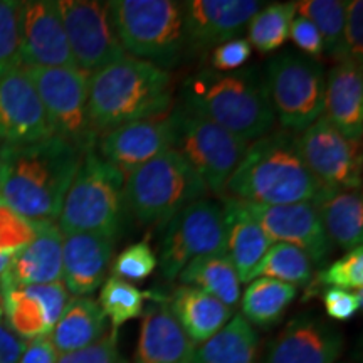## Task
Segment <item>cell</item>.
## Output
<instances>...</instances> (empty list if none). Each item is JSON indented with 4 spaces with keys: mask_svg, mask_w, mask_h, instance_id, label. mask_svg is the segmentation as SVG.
Masks as SVG:
<instances>
[{
    "mask_svg": "<svg viewBox=\"0 0 363 363\" xmlns=\"http://www.w3.org/2000/svg\"><path fill=\"white\" fill-rule=\"evenodd\" d=\"M83 155L59 136L0 145V201L33 222H57Z\"/></svg>",
    "mask_w": 363,
    "mask_h": 363,
    "instance_id": "cell-1",
    "label": "cell"
},
{
    "mask_svg": "<svg viewBox=\"0 0 363 363\" xmlns=\"http://www.w3.org/2000/svg\"><path fill=\"white\" fill-rule=\"evenodd\" d=\"M323 185L299 155L296 135L281 128L249 143L222 195L240 202L288 206L313 202Z\"/></svg>",
    "mask_w": 363,
    "mask_h": 363,
    "instance_id": "cell-2",
    "label": "cell"
},
{
    "mask_svg": "<svg viewBox=\"0 0 363 363\" xmlns=\"http://www.w3.org/2000/svg\"><path fill=\"white\" fill-rule=\"evenodd\" d=\"M180 104L247 143L269 133L276 123L266 78L257 67L194 72L182 84Z\"/></svg>",
    "mask_w": 363,
    "mask_h": 363,
    "instance_id": "cell-3",
    "label": "cell"
},
{
    "mask_svg": "<svg viewBox=\"0 0 363 363\" xmlns=\"http://www.w3.org/2000/svg\"><path fill=\"white\" fill-rule=\"evenodd\" d=\"M175 83L170 71L125 56L89 76L88 108L99 136L131 121L170 113Z\"/></svg>",
    "mask_w": 363,
    "mask_h": 363,
    "instance_id": "cell-4",
    "label": "cell"
},
{
    "mask_svg": "<svg viewBox=\"0 0 363 363\" xmlns=\"http://www.w3.org/2000/svg\"><path fill=\"white\" fill-rule=\"evenodd\" d=\"M125 52L169 71L189 49L184 2L110 0L106 2Z\"/></svg>",
    "mask_w": 363,
    "mask_h": 363,
    "instance_id": "cell-5",
    "label": "cell"
},
{
    "mask_svg": "<svg viewBox=\"0 0 363 363\" xmlns=\"http://www.w3.org/2000/svg\"><path fill=\"white\" fill-rule=\"evenodd\" d=\"M208 189L175 150H167L125 177V211L142 225H167Z\"/></svg>",
    "mask_w": 363,
    "mask_h": 363,
    "instance_id": "cell-6",
    "label": "cell"
},
{
    "mask_svg": "<svg viewBox=\"0 0 363 363\" xmlns=\"http://www.w3.org/2000/svg\"><path fill=\"white\" fill-rule=\"evenodd\" d=\"M125 177L96 152L83 155L57 217L62 234L91 233L116 239L125 219Z\"/></svg>",
    "mask_w": 363,
    "mask_h": 363,
    "instance_id": "cell-7",
    "label": "cell"
},
{
    "mask_svg": "<svg viewBox=\"0 0 363 363\" xmlns=\"http://www.w3.org/2000/svg\"><path fill=\"white\" fill-rule=\"evenodd\" d=\"M170 121L172 150L192 167L208 192L224 194L227 180L238 169L249 143L180 103L172 108Z\"/></svg>",
    "mask_w": 363,
    "mask_h": 363,
    "instance_id": "cell-8",
    "label": "cell"
},
{
    "mask_svg": "<svg viewBox=\"0 0 363 363\" xmlns=\"http://www.w3.org/2000/svg\"><path fill=\"white\" fill-rule=\"evenodd\" d=\"M266 88L274 118L298 135L325 111V71L316 59L286 51L266 67Z\"/></svg>",
    "mask_w": 363,
    "mask_h": 363,
    "instance_id": "cell-9",
    "label": "cell"
},
{
    "mask_svg": "<svg viewBox=\"0 0 363 363\" xmlns=\"http://www.w3.org/2000/svg\"><path fill=\"white\" fill-rule=\"evenodd\" d=\"M22 67L43 101L54 136L79 152H93L98 135L88 108L89 72L79 67Z\"/></svg>",
    "mask_w": 363,
    "mask_h": 363,
    "instance_id": "cell-10",
    "label": "cell"
},
{
    "mask_svg": "<svg viewBox=\"0 0 363 363\" xmlns=\"http://www.w3.org/2000/svg\"><path fill=\"white\" fill-rule=\"evenodd\" d=\"M224 208L211 199L190 203L167 224L160 244L162 276L174 281L189 262L202 256L225 252Z\"/></svg>",
    "mask_w": 363,
    "mask_h": 363,
    "instance_id": "cell-11",
    "label": "cell"
},
{
    "mask_svg": "<svg viewBox=\"0 0 363 363\" xmlns=\"http://www.w3.org/2000/svg\"><path fill=\"white\" fill-rule=\"evenodd\" d=\"M76 66L89 74L128 54L118 38L106 2L57 0Z\"/></svg>",
    "mask_w": 363,
    "mask_h": 363,
    "instance_id": "cell-12",
    "label": "cell"
},
{
    "mask_svg": "<svg viewBox=\"0 0 363 363\" xmlns=\"http://www.w3.org/2000/svg\"><path fill=\"white\" fill-rule=\"evenodd\" d=\"M296 147L303 162L321 184L360 190L363 160L360 140L348 138L321 116L296 135Z\"/></svg>",
    "mask_w": 363,
    "mask_h": 363,
    "instance_id": "cell-13",
    "label": "cell"
},
{
    "mask_svg": "<svg viewBox=\"0 0 363 363\" xmlns=\"http://www.w3.org/2000/svg\"><path fill=\"white\" fill-rule=\"evenodd\" d=\"M234 202L264 230L271 242H284L301 249L308 254L313 264H323L333 252V244L326 235L320 216L311 202L288 206Z\"/></svg>",
    "mask_w": 363,
    "mask_h": 363,
    "instance_id": "cell-14",
    "label": "cell"
},
{
    "mask_svg": "<svg viewBox=\"0 0 363 363\" xmlns=\"http://www.w3.org/2000/svg\"><path fill=\"white\" fill-rule=\"evenodd\" d=\"M174 145L170 113L131 121L98 136L94 152L123 177L162 155Z\"/></svg>",
    "mask_w": 363,
    "mask_h": 363,
    "instance_id": "cell-15",
    "label": "cell"
},
{
    "mask_svg": "<svg viewBox=\"0 0 363 363\" xmlns=\"http://www.w3.org/2000/svg\"><path fill=\"white\" fill-rule=\"evenodd\" d=\"M71 301L62 281L0 289V308L6 323L24 342L49 337Z\"/></svg>",
    "mask_w": 363,
    "mask_h": 363,
    "instance_id": "cell-16",
    "label": "cell"
},
{
    "mask_svg": "<svg viewBox=\"0 0 363 363\" xmlns=\"http://www.w3.org/2000/svg\"><path fill=\"white\" fill-rule=\"evenodd\" d=\"M51 136L43 101L24 67L0 76V145L34 143Z\"/></svg>",
    "mask_w": 363,
    "mask_h": 363,
    "instance_id": "cell-17",
    "label": "cell"
},
{
    "mask_svg": "<svg viewBox=\"0 0 363 363\" xmlns=\"http://www.w3.org/2000/svg\"><path fill=\"white\" fill-rule=\"evenodd\" d=\"M21 65L29 67H78L72 59L57 0L22 2Z\"/></svg>",
    "mask_w": 363,
    "mask_h": 363,
    "instance_id": "cell-18",
    "label": "cell"
},
{
    "mask_svg": "<svg viewBox=\"0 0 363 363\" xmlns=\"http://www.w3.org/2000/svg\"><path fill=\"white\" fill-rule=\"evenodd\" d=\"M264 2L257 0H189L184 2L185 33L190 51L214 49L238 39Z\"/></svg>",
    "mask_w": 363,
    "mask_h": 363,
    "instance_id": "cell-19",
    "label": "cell"
},
{
    "mask_svg": "<svg viewBox=\"0 0 363 363\" xmlns=\"http://www.w3.org/2000/svg\"><path fill=\"white\" fill-rule=\"evenodd\" d=\"M343 350L342 333L316 316H298L272 340L264 363H335Z\"/></svg>",
    "mask_w": 363,
    "mask_h": 363,
    "instance_id": "cell-20",
    "label": "cell"
},
{
    "mask_svg": "<svg viewBox=\"0 0 363 363\" xmlns=\"http://www.w3.org/2000/svg\"><path fill=\"white\" fill-rule=\"evenodd\" d=\"M115 239L91 233L62 234V283L76 298L91 296L110 269Z\"/></svg>",
    "mask_w": 363,
    "mask_h": 363,
    "instance_id": "cell-21",
    "label": "cell"
},
{
    "mask_svg": "<svg viewBox=\"0 0 363 363\" xmlns=\"http://www.w3.org/2000/svg\"><path fill=\"white\" fill-rule=\"evenodd\" d=\"M62 281V233L56 222H38V233L12 256L0 289Z\"/></svg>",
    "mask_w": 363,
    "mask_h": 363,
    "instance_id": "cell-22",
    "label": "cell"
},
{
    "mask_svg": "<svg viewBox=\"0 0 363 363\" xmlns=\"http://www.w3.org/2000/svg\"><path fill=\"white\" fill-rule=\"evenodd\" d=\"M195 350L167 303H152L143 311L133 363H194Z\"/></svg>",
    "mask_w": 363,
    "mask_h": 363,
    "instance_id": "cell-23",
    "label": "cell"
},
{
    "mask_svg": "<svg viewBox=\"0 0 363 363\" xmlns=\"http://www.w3.org/2000/svg\"><path fill=\"white\" fill-rule=\"evenodd\" d=\"M323 116L345 136L360 140L363 133L362 66L337 61L325 79Z\"/></svg>",
    "mask_w": 363,
    "mask_h": 363,
    "instance_id": "cell-24",
    "label": "cell"
},
{
    "mask_svg": "<svg viewBox=\"0 0 363 363\" xmlns=\"http://www.w3.org/2000/svg\"><path fill=\"white\" fill-rule=\"evenodd\" d=\"M311 203L333 246L347 251L362 247L363 201L360 190L323 185Z\"/></svg>",
    "mask_w": 363,
    "mask_h": 363,
    "instance_id": "cell-25",
    "label": "cell"
},
{
    "mask_svg": "<svg viewBox=\"0 0 363 363\" xmlns=\"http://www.w3.org/2000/svg\"><path fill=\"white\" fill-rule=\"evenodd\" d=\"M167 305L195 347L219 333L233 318V308L190 286L177 288Z\"/></svg>",
    "mask_w": 363,
    "mask_h": 363,
    "instance_id": "cell-26",
    "label": "cell"
},
{
    "mask_svg": "<svg viewBox=\"0 0 363 363\" xmlns=\"http://www.w3.org/2000/svg\"><path fill=\"white\" fill-rule=\"evenodd\" d=\"M222 208L227 229L225 254L235 266L240 284L249 283L272 242L264 230L246 212L240 211L233 199H225Z\"/></svg>",
    "mask_w": 363,
    "mask_h": 363,
    "instance_id": "cell-27",
    "label": "cell"
},
{
    "mask_svg": "<svg viewBox=\"0 0 363 363\" xmlns=\"http://www.w3.org/2000/svg\"><path fill=\"white\" fill-rule=\"evenodd\" d=\"M108 331V318L91 296L74 298L49 333V342L57 355L89 347Z\"/></svg>",
    "mask_w": 363,
    "mask_h": 363,
    "instance_id": "cell-28",
    "label": "cell"
},
{
    "mask_svg": "<svg viewBox=\"0 0 363 363\" xmlns=\"http://www.w3.org/2000/svg\"><path fill=\"white\" fill-rule=\"evenodd\" d=\"M184 286L199 289L233 308L240 299V279L225 252L202 256L189 262L179 274Z\"/></svg>",
    "mask_w": 363,
    "mask_h": 363,
    "instance_id": "cell-29",
    "label": "cell"
},
{
    "mask_svg": "<svg viewBox=\"0 0 363 363\" xmlns=\"http://www.w3.org/2000/svg\"><path fill=\"white\" fill-rule=\"evenodd\" d=\"M259 335L242 316L230 318L219 333L199 345L194 363H257Z\"/></svg>",
    "mask_w": 363,
    "mask_h": 363,
    "instance_id": "cell-30",
    "label": "cell"
},
{
    "mask_svg": "<svg viewBox=\"0 0 363 363\" xmlns=\"http://www.w3.org/2000/svg\"><path fill=\"white\" fill-rule=\"evenodd\" d=\"M247 284L240 301V316L261 328L278 323L298 294L296 286L269 278H256Z\"/></svg>",
    "mask_w": 363,
    "mask_h": 363,
    "instance_id": "cell-31",
    "label": "cell"
},
{
    "mask_svg": "<svg viewBox=\"0 0 363 363\" xmlns=\"http://www.w3.org/2000/svg\"><path fill=\"white\" fill-rule=\"evenodd\" d=\"M296 17L294 2L264 4L247 26V40L259 54H271L289 39L291 22Z\"/></svg>",
    "mask_w": 363,
    "mask_h": 363,
    "instance_id": "cell-32",
    "label": "cell"
},
{
    "mask_svg": "<svg viewBox=\"0 0 363 363\" xmlns=\"http://www.w3.org/2000/svg\"><path fill=\"white\" fill-rule=\"evenodd\" d=\"M256 278L276 279L298 288L313 279V262L301 249L284 242H272L254 271L252 279Z\"/></svg>",
    "mask_w": 363,
    "mask_h": 363,
    "instance_id": "cell-33",
    "label": "cell"
},
{
    "mask_svg": "<svg viewBox=\"0 0 363 363\" xmlns=\"http://www.w3.org/2000/svg\"><path fill=\"white\" fill-rule=\"evenodd\" d=\"M148 298H157L152 293H145L128 281L111 276L103 284L99 293L98 305L101 306L104 316L111 321V328L118 330L126 321L142 316L145 311V301Z\"/></svg>",
    "mask_w": 363,
    "mask_h": 363,
    "instance_id": "cell-34",
    "label": "cell"
},
{
    "mask_svg": "<svg viewBox=\"0 0 363 363\" xmlns=\"http://www.w3.org/2000/svg\"><path fill=\"white\" fill-rule=\"evenodd\" d=\"M294 7H296V16L305 17L316 27L323 39L325 52L338 59L343 43L347 2H342V0H301V2H294Z\"/></svg>",
    "mask_w": 363,
    "mask_h": 363,
    "instance_id": "cell-35",
    "label": "cell"
},
{
    "mask_svg": "<svg viewBox=\"0 0 363 363\" xmlns=\"http://www.w3.org/2000/svg\"><path fill=\"white\" fill-rule=\"evenodd\" d=\"M21 13L19 0H0V76L22 66Z\"/></svg>",
    "mask_w": 363,
    "mask_h": 363,
    "instance_id": "cell-36",
    "label": "cell"
},
{
    "mask_svg": "<svg viewBox=\"0 0 363 363\" xmlns=\"http://www.w3.org/2000/svg\"><path fill=\"white\" fill-rule=\"evenodd\" d=\"M158 267V257L153 251L148 239L131 244L116 256L113 262V276L128 281V283H140L155 272Z\"/></svg>",
    "mask_w": 363,
    "mask_h": 363,
    "instance_id": "cell-37",
    "label": "cell"
},
{
    "mask_svg": "<svg viewBox=\"0 0 363 363\" xmlns=\"http://www.w3.org/2000/svg\"><path fill=\"white\" fill-rule=\"evenodd\" d=\"M38 222L27 219L0 201V254L13 256L35 238Z\"/></svg>",
    "mask_w": 363,
    "mask_h": 363,
    "instance_id": "cell-38",
    "label": "cell"
},
{
    "mask_svg": "<svg viewBox=\"0 0 363 363\" xmlns=\"http://www.w3.org/2000/svg\"><path fill=\"white\" fill-rule=\"evenodd\" d=\"M328 288H338L345 291H358L363 288V249H352L321 271L315 279Z\"/></svg>",
    "mask_w": 363,
    "mask_h": 363,
    "instance_id": "cell-39",
    "label": "cell"
},
{
    "mask_svg": "<svg viewBox=\"0 0 363 363\" xmlns=\"http://www.w3.org/2000/svg\"><path fill=\"white\" fill-rule=\"evenodd\" d=\"M337 61H350L362 66L363 61V2H347L343 27V43Z\"/></svg>",
    "mask_w": 363,
    "mask_h": 363,
    "instance_id": "cell-40",
    "label": "cell"
},
{
    "mask_svg": "<svg viewBox=\"0 0 363 363\" xmlns=\"http://www.w3.org/2000/svg\"><path fill=\"white\" fill-rule=\"evenodd\" d=\"M120 360L118 352V330H108L103 338L81 350L57 355L56 363H116Z\"/></svg>",
    "mask_w": 363,
    "mask_h": 363,
    "instance_id": "cell-41",
    "label": "cell"
},
{
    "mask_svg": "<svg viewBox=\"0 0 363 363\" xmlns=\"http://www.w3.org/2000/svg\"><path fill=\"white\" fill-rule=\"evenodd\" d=\"M252 56V48L247 39L238 38L227 40L212 49L211 52V65L212 69L219 72H233L242 69L244 65Z\"/></svg>",
    "mask_w": 363,
    "mask_h": 363,
    "instance_id": "cell-42",
    "label": "cell"
},
{
    "mask_svg": "<svg viewBox=\"0 0 363 363\" xmlns=\"http://www.w3.org/2000/svg\"><path fill=\"white\" fill-rule=\"evenodd\" d=\"M323 306L331 320L348 321L362 310V289L345 291L338 288H326L323 293Z\"/></svg>",
    "mask_w": 363,
    "mask_h": 363,
    "instance_id": "cell-43",
    "label": "cell"
},
{
    "mask_svg": "<svg viewBox=\"0 0 363 363\" xmlns=\"http://www.w3.org/2000/svg\"><path fill=\"white\" fill-rule=\"evenodd\" d=\"M289 39L293 40L294 45L305 54L306 57L316 59L323 56V39H321L320 33L310 21L305 17L296 16L291 22V29H289Z\"/></svg>",
    "mask_w": 363,
    "mask_h": 363,
    "instance_id": "cell-44",
    "label": "cell"
},
{
    "mask_svg": "<svg viewBox=\"0 0 363 363\" xmlns=\"http://www.w3.org/2000/svg\"><path fill=\"white\" fill-rule=\"evenodd\" d=\"M27 342L9 328L0 308V363H19Z\"/></svg>",
    "mask_w": 363,
    "mask_h": 363,
    "instance_id": "cell-45",
    "label": "cell"
},
{
    "mask_svg": "<svg viewBox=\"0 0 363 363\" xmlns=\"http://www.w3.org/2000/svg\"><path fill=\"white\" fill-rule=\"evenodd\" d=\"M57 353L48 337L27 342L19 363H56Z\"/></svg>",
    "mask_w": 363,
    "mask_h": 363,
    "instance_id": "cell-46",
    "label": "cell"
},
{
    "mask_svg": "<svg viewBox=\"0 0 363 363\" xmlns=\"http://www.w3.org/2000/svg\"><path fill=\"white\" fill-rule=\"evenodd\" d=\"M12 256H7V254H0V278L4 276V272L7 271L9 264H11Z\"/></svg>",
    "mask_w": 363,
    "mask_h": 363,
    "instance_id": "cell-47",
    "label": "cell"
},
{
    "mask_svg": "<svg viewBox=\"0 0 363 363\" xmlns=\"http://www.w3.org/2000/svg\"><path fill=\"white\" fill-rule=\"evenodd\" d=\"M116 363H128V362H126V360H125V358H121V357H120V360H118Z\"/></svg>",
    "mask_w": 363,
    "mask_h": 363,
    "instance_id": "cell-48",
    "label": "cell"
}]
</instances>
